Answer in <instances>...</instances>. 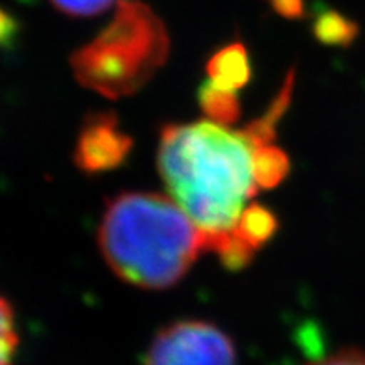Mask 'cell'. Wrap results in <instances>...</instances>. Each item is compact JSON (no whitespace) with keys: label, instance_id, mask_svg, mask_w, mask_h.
Listing matches in <instances>:
<instances>
[{"label":"cell","instance_id":"cell-1","mask_svg":"<svg viewBox=\"0 0 365 365\" xmlns=\"http://www.w3.org/2000/svg\"><path fill=\"white\" fill-rule=\"evenodd\" d=\"M246 130L212 121L166 125L159 142V172L170 196L205 237L218 257L233 240L246 203L257 194L254 153Z\"/></svg>","mask_w":365,"mask_h":365},{"label":"cell","instance_id":"cell-2","mask_svg":"<svg viewBox=\"0 0 365 365\" xmlns=\"http://www.w3.org/2000/svg\"><path fill=\"white\" fill-rule=\"evenodd\" d=\"M103 257L118 278L142 289H166L181 282L205 237L173 200L125 192L108 202L99 226Z\"/></svg>","mask_w":365,"mask_h":365},{"label":"cell","instance_id":"cell-3","mask_svg":"<svg viewBox=\"0 0 365 365\" xmlns=\"http://www.w3.org/2000/svg\"><path fill=\"white\" fill-rule=\"evenodd\" d=\"M170 36L142 0H120L105 29L71 56L73 75L105 97L133 96L164 66Z\"/></svg>","mask_w":365,"mask_h":365},{"label":"cell","instance_id":"cell-4","mask_svg":"<svg viewBox=\"0 0 365 365\" xmlns=\"http://www.w3.org/2000/svg\"><path fill=\"white\" fill-rule=\"evenodd\" d=\"M144 365H237V352L211 322L179 321L153 337Z\"/></svg>","mask_w":365,"mask_h":365},{"label":"cell","instance_id":"cell-5","mask_svg":"<svg viewBox=\"0 0 365 365\" xmlns=\"http://www.w3.org/2000/svg\"><path fill=\"white\" fill-rule=\"evenodd\" d=\"M133 140L120 129L114 114L90 115L75 145L73 160L82 172L99 173L115 168L125 160Z\"/></svg>","mask_w":365,"mask_h":365},{"label":"cell","instance_id":"cell-6","mask_svg":"<svg viewBox=\"0 0 365 365\" xmlns=\"http://www.w3.org/2000/svg\"><path fill=\"white\" fill-rule=\"evenodd\" d=\"M209 84L227 91H237L245 88L252 77V66L248 51L240 41L218 48L207 62Z\"/></svg>","mask_w":365,"mask_h":365},{"label":"cell","instance_id":"cell-7","mask_svg":"<svg viewBox=\"0 0 365 365\" xmlns=\"http://www.w3.org/2000/svg\"><path fill=\"white\" fill-rule=\"evenodd\" d=\"M200 105L207 118L218 125H231L240 115V103L237 93L212 86L209 82H205L200 90Z\"/></svg>","mask_w":365,"mask_h":365},{"label":"cell","instance_id":"cell-8","mask_svg":"<svg viewBox=\"0 0 365 365\" xmlns=\"http://www.w3.org/2000/svg\"><path fill=\"white\" fill-rule=\"evenodd\" d=\"M255 181L259 188H272L284 181L289 172L287 155L272 144L257 145L254 153Z\"/></svg>","mask_w":365,"mask_h":365},{"label":"cell","instance_id":"cell-9","mask_svg":"<svg viewBox=\"0 0 365 365\" xmlns=\"http://www.w3.org/2000/svg\"><path fill=\"white\" fill-rule=\"evenodd\" d=\"M313 34L324 45H349L358 36V26L339 11L324 10L313 21Z\"/></svg>","mask_w":365,"mask_h":365},{"label":"cell","instance_id":"cell-10","mask_svg":"<svg viewBox=\"0 0 365 365\" xmlns=\"http://www.w3.org/2000/svg\"><path fill=\"white\" fill-rule=\"evenodd\" d=\"M17 331H15V317L10 302L0 297V365H11L15 351H17Z\"/></svg>","mask_w":365,"mask_h":365},{"label":"cell","instance_id":"cell-11","mask_svg":"<svg viewBox=\"0 0 365 365\" xmlns=\"http://www.w3.org/2000/svg\"><path fill=\"white\" fill-rule=\"evenodd\" d=\"M56 10L73 17H90L108 10L115 0H51ZM120 2V0H118Z\"/></svg>","mask_w":365,"mask_h":365},{"label":"cell","instance_id":"cell-12","mask_svg":"<svg viewBox=\"0 0 365 365\" xmlns=\"http://www.w3.org/2000/svg\"><path fill=\"white\" fill-rule=\"evenodd\" d=\"M269 4L285 19H300L304 15V0H269Z\"/></svg>","mask_w":365,"mask_h":365},{"label":"cell","instance_id":"cell-13","mask_svg":"<svg viewBox=\"0 0 365 365\" xmlns=\"http://www.w3.org/2000/svg\"><path fill=\"white\" fill-rule=\"evenodd\" d=\"M312 365H365V352L358 351V349L341 351L327 358V360H321Z\"/></svg>","mask_w":365,"mask_h":365},{"label":"cell","instance_id":"cell-14","mask_svg":"<svg viewBox=\"0 0 365 365\" xmlns=\"http://www.w3.org/2000/svg\"><path fill=\"white\" fill-rule=\"evenodd\" d=\"M15 30H17V23H15L14 15L6 11L4 8H0V45L10 43L14 39Z\"/></svg>","mask_w":365,"mask_h":365}]
</instances>
